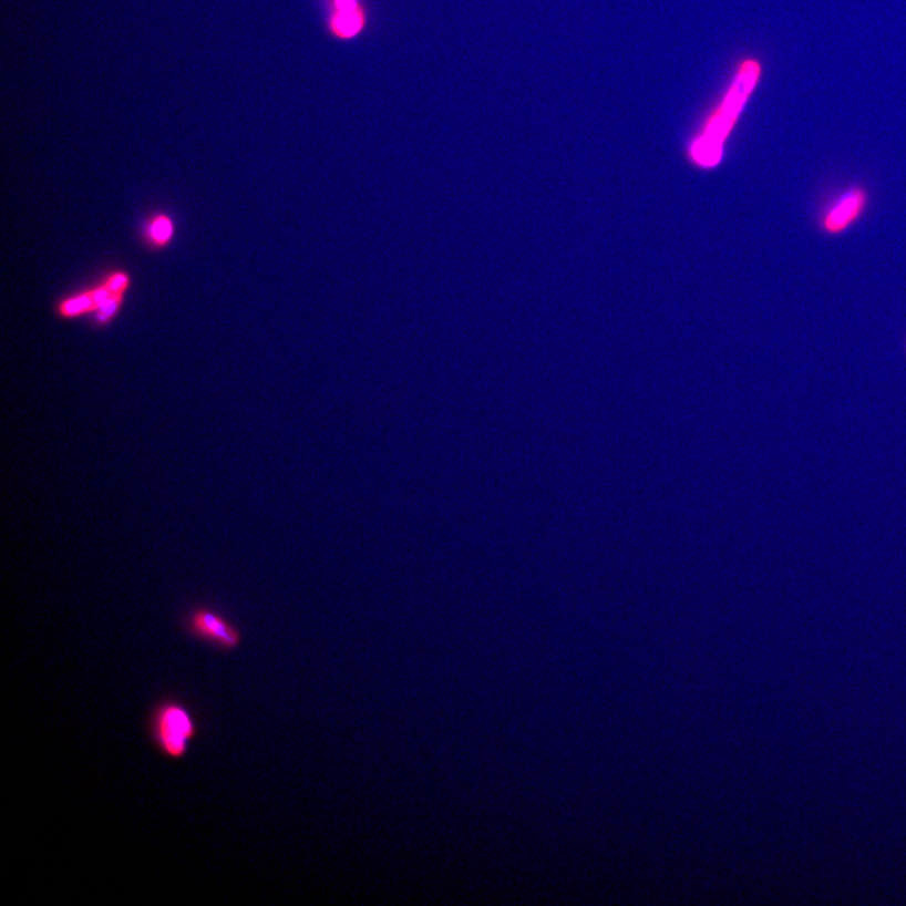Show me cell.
Listing matches in <instances>:
<instances>
[{
  "mask_svg": "<svg viewBox=\"0 0 906 906\" xmlns=\"http://www.w3.org/2000/svg\"><path fill=\"white\" fill-rule=\"evenodd\" d=\"M132 286V274L114 268L86 288L63 296L54 305L55 317L62 321L91 317L96 327H107L122 311Z\"/></svg>",
  "mask_w": 906,
  "mask_h": 906,
  "instance_id": "obj_1",
  "label": "cell"
},
{
  "mask_svg": "<svg viewBox=\"0 0 906 906\" xmlns=\"http://www.w3.org/2000/svg\"><path fill=\"white\" fill-rule=\"evenodd\" d=\"M150 734L161 754L181 761L188 754L198 734V725L186 704L175 699H164L152 710Z\"/></svg>",
  "mask_w": 906,
  "mask_h": 906,
  "instance_id": "obj_2",
  "label": "cell"
},
{
  "mask_svg": "<svg viewBox=\"0 0 906 906\" xmlns=\"http://www.w3.org/2000/svg\"><path fill=\"white\" fill-rule=\"evenodd\" d=\"M184 630L193 639L209 644L225 652L235 651L243 642L238 628L216 609L196 606L183 618Z\"/></svg>",
  "mask_w": 906,
  "mask_h": 906,
  "instance_id": "obj_3",
  "label": "cell"
},
{
  "mask_svg": "<svg viewBox=\"0 0 906 906\" xmlns=\"http://www.w3.org/2000/svg\"><path fill=\"white\" fill-rule=\"evenodd\" d=\"M760 64L756 62L748 61L743 64L733 87L729 91L723 106H721L718 114L711 119L707 133L702 135L707 141L723 146V142L730 131H732L738 115L741 114L749 94H751L758 78H760Z\"/></svg>",
  "mask_w": 906,
  "mask_h": 906,
  "instance_id": "obj_4",
  "label": "cell"
},
{
  "mask_svg": "<svg viewBox=\"0 0 906 906\" xmlns=\"http://www.w3.org/2000/svg\"><path fill=\"white\" fill-rule=\"evenodd\" d=\"M867 203L868 193L864 187L848 188L822 214V230L831 236L846 233L865 214Z\"/></svg>",
  "mask_w": 906,
  "mask_h": 906,
  "instance_id": "obj_5",
  "label": "cell"
},
{
  "mask_svg": "<svg viewBox=\"0 0 906 906\" xmlns=\"http://www.w3.org/2000/svg\"><path fill=\"white\" fill-rule=\"evenodd\" d=\"M177 235V225L168 212L158 210L144 220L142 239L144 245L154 253L168 249Z\"/></svg>",
  "mask_w": 906,
  "mask_h": 906,
  "instance_id": "obj_6",
  "label": "cell"
},
{
  "mask_svg": "<svg viewBox=\"0 0 906 906\" xmlns=\"http://www.w3.org/2000/svg\"><path fill=\"white\" fill-rule=\"evenodd\" d=\"M364 27V14L362 8L351 9V11H337L330 20L332 33L339 39H351Z\"/></svg>",
  "mask_w": 906,
  "mask_h": 906,
  "instance_id": "obj_7",
  "label": "cell"
},
{
  "mask_svg": "<svg viewBox=\"0 0 906 906\" xmlns=\"http://www.w3.org/2000/svg\"><path fill=\"white\" fill-rule=\"evenodd\" d=\"M334 8L337 11H351V9L360 8L357 0H334Z\"/></svg>",
  "mask_w": 906,
  "mask_h": 906,
  "instance_id": "obj_8",
  "label": "cell"
}]
</instances>
